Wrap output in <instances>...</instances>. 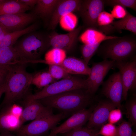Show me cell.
<instances>
[{
  "label": "cell",
  "mask_w": 136,
  "mask_h": 136,
  "mask_svg": "<svg viewBox=\"0 0 136 136\" xmlns=\"http://www.w3.org/2000/svg\"><path fill=\"white\" fill-rule=\"evenodd\" d=\"M93 95L87 89H79L38 100L45 106L57 109L70 116L86 109L92 103Z\"/></svg>",
  "instance_id": "6da1fadb"
},
{
  "label": "cell",
  "mask_w": 136,
  "mask_h": 136,
  "mask_svg": "<svg viewBox=\"0 0 136 136\" xmlns=\"http://www.w3.org/2000/svg\"><path fill=\"white\" fill-rule=\"evenodd\" d=\"M26 64L12 66L5 83L4 97L1 107L10 105L25 99L31 94L30 88L33 75L27 72Z\"/></svg>",
  "instance_id": "7a4b0ae2"
},
{
  "label": "cell",
  "mask_w": 136,
  "mask_h": 136,
  "mask_svg": "<svg viewBox=\"0 0 136 136\" xmlns=\"http://www.w3.org/2000/svg\"><path fill=\"white\" fill-rule=\"evenodd\" d=\"M135 35H129L106 40L100 44L96 52L104 60H128L136 56Z\"/></svg>",
  "instance_id": "3957f363"
},
{
  "label": "cell",
  "mask_w": 136,
  "mask_h": 136,
  "mask_svg": "<svg viewBox=\"0 0 136 136\" xmlns=\"http://www.w3.org/2000/svg\"><path fill=\"white\" fill-rule=\"evenodd\" d=\"M14 47L20 55L34 63H42L39 58L50 46L49 34L34 31L24 35Z\"/></svg>",
  "instance_id": "277c9868"
},
{
  "label": "cell",
  "mask_w": 136,
  "mask_h": 136,
  "mask_svg": "<svg viewBox=\"0 0 136 136\" xmlns=\"http://www.w3.org/2000/svg\"><path fill=\"white\" fill-rule=\"evenodd\" d=\"M87 88L86 79L70 76L49 85L34 94H29L25 99L38 100L73 90Z\"/></svg>",
  "instance_id": "5b68a950"
},
{
  "label": "cell",
  "mask_w": 136,
  "mask_h": 136,
  "mask_svg": "<svg viewBox=\"0 0 136 136\" xmlns=\"http://www.w3.org/2000/svg\"><path fill=\"white\" fill-rule=\"evenodd\" d=\"M69 116L63 112L53 114L23 125L14 133L18 136H41L53 129L60 121Z\"/></svg>",
  "instance_id": "8992f818"
},
{
  "label": "cell",
  "mask_w": 136,
  "mask_h": 136,
  "mask_svg": "<svg viewBox=\"0 0 136 136\" xmlns=\"http://www.w3.org/2000/svg\"><path fill=\"white\" fill-rule=\"evenodd\" d=\"M104 0H83L78 12L81 18L83 26L86 29L98 30L97 22L100 13L104 11Z\"/></svg>",
  "instance_id": "52a82bcc"
},
{
  "label": "cell",
  "mask_w": 136,
  "mask_h": 136,
  "mask_svg": "<svg viewBox=\"0 0 136 136\" xmlns=\"http://www.w3.org/2000/svg\"><path fill=\"white\" fill-rule=\"evenodd\" d=\"M116 61L108 59L93 63L90 68V73L86 79L87 90L93 95L100 86L109 71L115 66Z\"/></svg>",
  "instance_id": "ba28073f"
},
{
  "label": "cell",
  "mask_w": 136,
  "mask_h": 136,
  "mask_svg": "<svg viewBox=\"0 0 136 136\" xmlns=\"http://www.w3.org/2000/svg\"><path fill=\"white\" fill-rule=\"evenodd\" d=\"M116 66L119 70L123 86L122 98L126 100L129 90L136 86V56L125 61H116Z\"/></svg>",
  "instance_id": "9c48e42d"
},
{
  "label": "cell",
  "mask_w": 136,
  "mask_h": 136,
  "mask_svg": "<svg viewBox=\"0 0 136 136\" xmlns=\"http://www.w3.org/2000/svg\"><path fill=\"white\" fill-rule=\"evenodd\" d=\"M38 18L31 13H17L0 16V23L10 33L25 29Z\"/></svg>",
  "instance_id": "30bf717a"
},
{
  "label": "cell",
  "mask_w": 136,
  "mask_h": 136,
  "mask_svg": "<svg viewBox=\"0 0 136 136\" xmlns=\"http://www.w3.org/2000/svg\"><path fill=\"white\" fill-rule=\"evenodd\" d=\"M83 28V26H80L64 34L52 32L49 34L50 46L63 50L66 52H71L75 48L79 35Z\"/></svg>",
  "instance_id": "8fae6325"
},
{
  "label": "cell",
  "mask_w": 136,
  "mask_h": 136,
  "mask_svg": "<svg viewBox=\"0 0 136 136\" xmlns=\"http://www.w3.org/2000/svg\"><path fill=\"white\" fill-rule=\"evenodd\" d=\"M94 107L85 109L73 114L65 121L59 126L51 130L48 136L63 134L69 131L83 126L88 121Z\"/></svg>",
  "instance_id": "7c38bea8"
},
{
  "label": "cell",
  "mask_w": 136,
  "mask_h": 136,
  "mask_svg": "<svg viewBox=\"0 0 136 136\" xmlns=\"http://www.w3.org/2000/svg\"><path fill=\"white\" fill-rule=\"evenodd\" d=\"M102 84L103 94L115 104L117 108L120 109L123 86L119 72L110 75Z\"/></svg>",
  "instance_id": "4fadbf2b"
},
{
  "label": "cell",
  "mask_w": 136,
  "mask_h": 136,
  "mask_svg": "<svg viewBox=\"0 0 136 136\" xmlns=\"http://www.w3.org/2000/svg\"><path fill=\"white\" fill-rule=\"evenodd\" d=\"M25 104L20 117L21 126L25 122L53 114V109L45 106L38 100L25 99Z\"/></svg>",
  "instance_id": "5bb4252c"
},
{
  "label": "cell",
  "mask_w": 136,
  "mask_h": 136,
  "mask_svg": "<svg viewBox=\"0 0 136 136\" xmlns=\"http://www.w3.org/2000/svg\"><path fill=\"white\" fill-rule=\"evenodd\" d=\"M116 108V105L110 100L100 101L91 112L86 127L96 130L100 128L108 121L110 112Z\"/></svg>",
  "instance_id": "9a60e30c"
},
{
  "label": "cell",
  "mask_w": 136,
  "mask_h": 136,
  "mask_svg": "<svg viewBox=\"0 0 136 136\" xmlns=\"http://www.w3.org/2000/svg\"><path fill=\"white\" fill-rule=\"evenodd\" d=\"M82 0H60L52 15L48 26V29L54 30L61 17L72 12H78Z\"/></svg>",
  "instance_id": "2e32d148"
},
{
  "label": "cell",
  "mask_w": 136,
  "mask_h": 136,
  "mask_svg": "<svg viewBox=\"0 0 136 136\" xmlns=\"http://www.w3.org/2000/svg\"><path fill=\"white\" fill-rule=\"evenodd\" d=\"M2 107L0 112V133H14L22 126L20 118L11 112L9 105Z\"/></svg>",
  "instance_id": "e0dca14e"
},
{
  "label": "cell",
  "mask_w": 136,
  "mask_h": 136,
  "mask_svg": "<svg viewBox=\"0 0 136 136\" xmlns=\"http://www.w3.org/2000/svg\"><path fill=\"white\" fill-rule=\"evenodd\" d=\"M60 0H38L31 13L41 19L48 26L57 5Z\"/></svg>",
  "instance_id": "ac0fdd59"
},
{
  "label": "cell",
  "mask_w": 136,
  "mask_h": 136,
  "mask_svg": "<svg viewBox=\"0 0 136 136\" xmlns=\"http://www.w3.org/2000/svg\"><path fill=\"white\" fill-rule=\"evenodd\" d=\"M28 63L30 61L21 56L13 46L0 48V65L11 66Z\"/></svg>",
  "instance_id": "d6986e66"
},
{
  "label": "cell",
  "mask_w": 136,
  "mask_h": 136,
  "mask_svg": "<svg viewBox=\"0 0 136 136\" xmlns=\"http://www.w3.org/2000/svg\"><path fill=\"white\" fill-rule=\"evenodd\" d=\"M70 74L89 75L90 68L83 59L73 57H66L60 64Z\"/></svg>",
  "instance_id": "ffe728a7"
},
{
  "label": "cell",
  "mask_w": 136,
  "mask_h": 136,
  "mask_svg": "<svg viewBox=\"0 0 136 136\" xmlns=\"http://www.w3.org/2000/svg\"><path fill=\"white\" fill-rule=\"evenodd\" d=\"M117 37L107 35L97 29L88 28L81 34L79 39L84 44H93L101 43L106 40Z\"/></svg>",
  "instance_id": "44dd1931"
},
{
  "label": "cell",
  "mask_w": 136,
  "mask_h": 136,
  "mask_svg": "<svg viewBox=\"0 0 136 136\" xmlns=\"http://www.w3.org/2000/svg\"><path fill=\"white\" fill-rule=\"evenodd\" d=\"M30 9L19 0H0V16L25 12Z\"/></svg>",
  "instance_id": "7402d4cb"
},
{
  "label": "cell",
  "mask_w": 136,
  "mask_h": 136,
  "mask_svg": "<svg viewBox=\"0 0 136 136\" xmlns=\"http://www.w3.org/2000/svg\"><path fill=\"white\" fill-rule=\"evenodd\" d=\"M110 26L112 33L125 30L131 31L135 35H136V17L128 12L124 17L114 21Z\"/></svg>",
  "instance_id": "603a6c76"
},
{
  "label": "cell",
  "mask_w": 136,
  "mask_h": 136,
  "mask_svg": "<svg viewBox=\"0 0 136 136\" xmlns=\"http://www.w3.org/2000/svg\"><path fill=\"white\" fill-rule=\"evenodd\" d=\"M66 58V52L64 51L53 48L46 54L44 60V63L48 65H60Z\"/></svg>",
  "instance_id": "cb8c5ba5"
},
{
  "label": "cell",
  "mask_w": 136,
  "mask_h": 136,
  "mask_svg": "<svg viewBox=\"0 0 136 136\" xmlns=\"http://www.w3.org/2000/svg\"><path fill=\"white\" fill-rule=\"evenodd\" d=\"M54 80L48 72H39L33 75L31 84L41 89L50 84Z\"/></svg>",
  "instance_id": "d4e9b609"
},
{
  "label": "cell",
  "mask_w": 136,
  "mask_h": 136,
  "mask_svg": "<svg viewBox=\"0 0 136 136\" xmlns=\"http://www.w3.org/2000/svg\"><path fill=\"white\" fill-rule=\"evenodd\" d=\"M101 43L83 44L80 47V50L83 60L88 65L90 60L96 52Z\"/></svg>",
  "instance_id": "484cf974"
},
{
  "label": "cell",
  "mask_w": 136,
  "mask_h": 136,
  "mask_svg": "<svg viewBox=\"0 0 136 136\" xmlns=\"http://www.w3.org/2000/svg\"><path fill=\"white\" fill-rule=\"evenodd\" d=\"M97 130L83 126L62 134L63 136H100Z\"/></svg>",
  "instance_id": "4316f807"
},
{
  "label": "cell",
  "mask_w": 136,
  "mask_h": 136,
  "mask_svg": "<svg viewBox=\"0 0 136 136\" xmlns=\"http://www.w3.org/2000/svg\"><path fill=\"white\" fill-rule=\"evenodd\" d=\"M49 66L48 72L54 79H63L70 76L60 65L50 64Z\"/></svg>",
  "instance_id": "83f0119b"
},
{
  "label": "cell",
  "mask_w": 136,
  "mask_h": 136,
  "mask_svg": "<svg viewBox=\"0 0 136 136\" xmlns=\"http://www.w3.org/2000/svg\"><path fill=\"white\" fill-rule=\"evenodd\" d=\"M104 2L105 5L112 7L118 5L125 8H130L135 11L136 10L135 0H105Z\"/></svg>",
  "instance_id": "f1b7e54d"
},
{
  "label": "cell",
  "mask_w": 136,
  "mask_h": 136,
  "mask_svg": "<svg viewBox=\"0 0 136 136\" xmlns=\"http://www.w3.org/2000/svg\"><path fill=\"white\" fill-rule=\"evenodd\" d=\"M127 109L130 123L132 125L136 124V99L133 97L127 102Z\"/></svg>",
  "instance_id": "f546056e"
},
{
  "label": "cell",
  "mask_w": 136,
  "mask_h": 136,
  "mask_svg": "<svg viewBox=\"0 0 136 136\" xmlns=\"http://www.w3.org/2000/svg\"><path fill=\"white\" fill-rule=\"evenodd\" d=\"M114 18L111 14L104 11L99 14L97 18V22L98 27L106 26L111 24Z\"/></svg>",
  "instance_id": "4dcf8cb0"
},
{
  "label": "cell",
  "mask_w": 136,
  "mask_h": 136,
  "mask_svg": "<svg viewBox=\"0 0 136 136\" xmlns=\"http://www.w3.org/2000/svg\"><path fill=\"white\" fill-rule=\"evenodd\" d=\"M132 126L130 122H122L117 127L115 136H131L133 132L132 128Z\"/></svg>",
  "instance_id": "1f68e13d"
},
{
  "label": "cell",
  "mask_w": 136,
  "mask_h": 136,
  "mask_svg": "<svg viewBox=\"0 0 136 136\" xmlns=\"http://www.w3.org/2000/svg\"><path fill=\"white\" fill-rule=\"evenodd\" d=\"M117 131V127L114 124L108 123L101 126L97 134L104 136H115Z\"/></svg>",
  "instance_id": "d6a6232c"
},
{
  "label": "cell",
  "mask_w": 136,
  "mask_h": 136,
  "mask_svg": "<svg viewBox=\"0 0 136 136\" xmlns=\"http://www.w3.org/2000/svg\"><path fill=\"white\" fill-rule=\"evenodd\" d=\"M113 7L111 14L114 18H123L126 15L128 12L125 8L119 5H116Z\"/></svg>",
  "instance_id": "836d02e7"
},
{
  "label": "cell",
  "mask_w": 136,
  "mask_h": 136,
  "mask_svg": "<svg viewBox=\"0 0 136 136\" xmlns=\"http://www.w3.org/2000/svg\"><path fill=\"white\" fill-rule=\"evenodd\" d=\"M120 109L115 108L110 112L108 119L109 123L114 124L121 120L122 117V114Z\"/></svg>",
  "instance_id": "e575fe53"
},
{
  "label": "cell",
  "mask_w": 136,
  "mask_h": 136,
  "mask_svg": "<svg viewBox=\"0 0 136 136\" xmlns=\"http://www.w3.org/2000/svg\"><path fill=\"white\" fill-rule=\"evenodd\" d=\"M11 67L12 66L0 65V86L6 83Z\"/></svg>",
  "instance_id": "d590c367"
},
{
  "label": "cell",
  "mask_w": 136,
  "mask_h": 136,
  "mask_svg": "<svg viewBox=\"0 0 136 136\" xmlns=\"http://www.w3.org/2000/svg\"><path fill=\"white\" fill-rule=\"evenodd\" d=\"M9 107L11 112L14 115L20 118L23 110L21 106L14 103L9 105Z\"/></svg>",
  "instance_id": "8d00e7d4"
},
{
  "label": "cell",
  "mask_w": 136,
  "mask_h": 136,
  "mask_svg": "<svg viewBox=\"0 0 136 136\" xmlns=\"http://www.w3.org/2000/svg\"><path fill=\"white\" fill-rule=\"evenodd\" d=\"M20 2L23 3L30 8L33 9L37 4L38 0H19Z\"/></svg>",
  "instance_id": "74e56055"
},
{
  "label": "cell",
  "mask_w": 136,
  "mask_h": 136,
  "mask_svg": "<svg viewBox=\"0 0 136 136\" xmlns=\"http://www.w3.org/2000/svg\"><path fill=\"white\" fill-rule=\"evenodd\" d=\"M9 33L4 26L0 23V39Z\"/></svg>",
  "instance_id": "f35d334b"
},
{
  "label": "cell",
  "mask_w": 136,
  "mask_h": 136,
  "mask_svg": "<svg viewBox=\"0 0 136 136\" xmlns=\"http://www.w3.org/2000/svg\"><path fill=\"white\" fill-rule=\"evenodd\" d=\"M5 87V83L0 86V99L3 94L4 93Z\"/></svg>",
  "instance_id": "ab89813d"
},
{
  "label": "cell",
  "mask_w": 136,
  "mask_h": 136,
  "mask_svg": "<svg viewBox=\"0 0 136 136\" xmlns=\"http://www.w3.org/2000/svg\"><path fill=\"white\" fill-rule=\"evenodd\" d=\"M0 136H18L14 135L9 132L0 133Z\"/></svg>",
  "instance_id": "60d3db41"
},
{
  "label": "cell",
  "mask_w": 136,
  "mask_h": 136,
  "mask_svg": "<svg viewBox=\"0 0 136 136\" xmlns=\"http://www.w3.org/2000/svg\"><path fill=\"white\" fill-rule=\"evenodd\" d=\"M131 136H136V133L134 132H133Z\"/></svg>",
  "instance_id": "b9f144b4"
},
{
  "label": "cell",
  "mask_w": 136,
  "mask_h": 136,
  "mask_svg": "<svg viewBox=\"0 0 136 136\" xmlns=\"http://www.w3.org/2000/svg\"><path fill=\"white\" fill-rule=\"evenodd\" d=\"M47 136H58L57 135H52L51 136L48 135Z\"/></svg>",
  "instance_id": "7bdbcfd3"
}]
</instances>
